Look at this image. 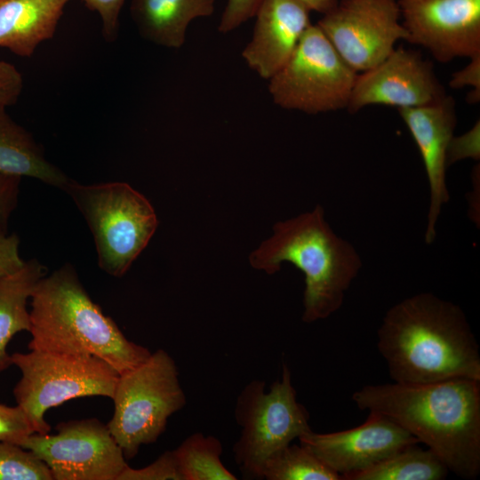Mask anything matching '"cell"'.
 Returning a JSON list of instances; mask_svg holds the SVG:
<instances>
[{
  "instance_id": "7402d4cb",
  "label": "cell",
  "mask_w": 480,
  "mask_h": 480,
  "mask_svg": "<svg viewBox=\"0 0 480 480\" xmlns=\"http://www.w3.org/2000/svg\"><path fill=\"white\" fill-rule=\"evenodd\" d=\"M183 480H236L222 463V444L212 436L196 432L173 450Z\"/></svg>"
},
{
  "instance_id": "d6986e66",
  "label": "cell",
  "mask_w": 480,
  "mask_h": 480,
  "mask_svg": "<svg viewBox=\"0 0 480 480\" xmlns=\"http://www.w3.org/2000/svg\"><path fill=\"white\" fill-rule=\"evenodd\" d=\"M0 172L35 178L61 190L71 180L44 156L32 134L0 108Z\"/></svg>"
},
{
  "instance_id": "5b68a950",
  "label": "cell",
  "mask_w": 480,
  "mask_h": 480,
  "mask_svg": "<svg viewBox=\"0 0 480 480\" xmlns=\"http://www.w3.org/2000/svg\"><path fill=\"white\" fill-rule=\"evenodd\" d=\"M63 191L88 224L99 267L112 276H124L157 228L150 202L124 182L82 185L71 180Z\"/></svg>"
},
{
  "instance_id": "30bf717a",
  "label": "cell",
  "mask_w": 480,
  "mask_h": 480,
  "mask_svg": "<svg viewBox=\"0 0 480 480\" xmlns=\"http://www.w3.org/2000/svg\"><path fill=\"white\" fill-rule=\"evenodd\" d=\"M56 429L32 433L20 444L46 463L53 480H118L127 468L123 450L99 420L65 421Z\"/></svg>"
},
{
  "instance_id": "8992f818",
  "label": "cell",
  "mask_w": 480,
  "mask_h": 480,
  "mask_svg": "<svg viewBox=\"0 0 480 480\" xmlns=\"http://www.w3.org/2000/svg\"><path fill=\"white\" fill-rule=\"evenodd\" d=\"M112 399L115 410L107 426L125 459L135 457L141 445L155 443L168 419L186 404L177 364L162 348L119 374Z\"/></svg>"
},
{
  "instance_id": "3957f363",
  "label": "cell",
  "mask_w": 480,
  "mask_h": 480,
  "mask_svg": "<svg viewBox=\"0 0 480 480\" xmlns=\"http://www.w3.org/2000/svg\"><path fill=\"white\" fill-rule=\"evenodd\" d=\"M31 299L30 350L96 356L119 374L151 355L147 348L129 340L104 315L69 263L43 276Z\"/></svg>"
},
{
  "instance_id": "cb8c5ba5",
  "label": "cell",
  "mask_w": 480,
  "mask_h": 480,
  "mask_svg": "<svg viewBox=\"0 0 480 480\" xmlns=\"http://www.w3.org/2000/svg\"><path fill=\"white\" fill-rule=\"evenodd\" d=\"M50 468L32 452L0 441V480H52Z\"/></svg>"
},
{
  "instance_id": "484cf974",
  "label": "cell",
  "mask_w": 480,
  "mask_h": 480,
  "mask_svg": "<svg viewBox=\"0 0 480 480\" xmlns=\"http://www.w3.org/2000/svg\"><path fill=\"white\" fill-rule=\"evenodd\" d=\"M34 433L22 410L0 404V441L20 444Z\"/></svg>"
},
{
  "instance_id": "d4e9b609",
  "label": "cell",
  "mask_w": 480,
  "mask_h": 480,
  "mask_svg": "<svg viewBox=\"0 0 480 480\" xmlns=\"http://www.w3.org/2000/svg\"><path fill=\"white\" fill-rule=\"evenodd\" d=\"M118 480H183L173 450L162 453L155 461L141 468L129 466Z\"/></svg>"
},
{
  "instance_id": "4316f807",
  "label": "cell",
  "mask_w": 480,
  "mask_h": 480,
  "mask_svg": "<svg viewBox=\"0 0 480 480\" xmlns=\"http://www.w3.org/2000/svg\"><path fill=\"white\" fill-rule=\"evenodd\" d=\"M467 158L480 159V121L479 119L465 133L452 138L446 154L447 166Z\"/></svg>"
},
{
  "instance_id": "f546056e",
  "label": "cell",
  "mask_w": 480,
  "mask_h": 480,
  "mask_svg": "<svg viewBox=\"0 0 480 480\" xmlns=\"http://www.w3.org/2000/svg\"><path fill=\"white\" fill-rule=\"evenodd\" d=\"M449 86L456 90L470 87L471 91L467 95V100L469 104L478 103L480 100V55L471 58L464 68L452 73Z\"/></svg>"
},
{
  "instance_id": "7a4b0ae2",
  "label": "cell",
  "mask_w": 480,
  "mask_h": 480,
  "mask_svg": "<svg viewBox=\"0 0 480 480\" xmlns=\"http://www.w3.org/2000/svg\"><path fill=\"white\" fill-rule=\"evenodd\" d=\"M378 350L394 382L480 380V354L463 310L431 292L404 298L386 312Z\"/></svg>"
},
{
  "instance_id": "8fae6325",
  "label": "cell",
  "mask_w": 480,
  "mask_h": 480,
  "mask_svg": "<svg viewBox=\"0 0 480 480\" xmlns=\"http://www.w3.org/2000/svg\"><path fill=\"white\" fill-rule=\"evenodd\" d=\"M316 25L356 73L375 67L407 39L397 0H339Z\"/></svg>"
},
{
  "instance_id": "5bb4252c",
  "label": "cell",
  "mask_w": 480,
  "mask_h": 480,
  "mask_svg": "<svg viewBox=\"0 0 480 480\" xmlns=\"http://www.w3.org/2000/svg\"><path fill=\"white\" fill-rule=\"evenodd\" d=\"M326 466L345 476L363 471L385 460L417 439L387 416L369 412L365 421L355 428L332 433L312 429L299 438Z\"/></svg>"
},
{
  "instance_id": "1f68e13d",
  "label": "cell",
  "mask_w": 480,
  "mask_h": 480,
  "mask_svg": "<svg viewBox=\"0 0 480 480\" xmlns=\"http://www.w3.org/2000/svg\"><path fill=\"white\" fill-rule=\"evenodd\" d=\"M20 177L0 172V229L6 230L11 213L18 204Z\"/></svg>"
},
{
  "instance_id": "4dcf8cb0",
  "label": "cell",
  "mask_w": 480,
  "mask_h": 480,
  "mask_svg": "<svg viewBox=\"0 0 480 480\" xmlns=\"http://www.w3.org/2000/svg\"><path fill=\"white\" fill-rule=\"evenodd\" d=\"M23 90V78L17 68L0 60V108L14 105Z\"/></svg>"
},
{
  "instance_id": "9c48e42d",
  "label": "cell",
  "mask_w": 480,
  "mask_h": 480,
  "mask_svg": "<svg viewBox=\"0 0 480 480\" xmlns=\"http://www.w3.org/2000/svg\"><path fill=\"white\" fill-rule=\"evenodd\" d=\"M357 74L316 25L304 33L285 64L268 79L279 107L308 114L347 108Z\"/></svg>"
},
{
  "instance_id": "7c38bea8",
  "label": "cell",
  "mask_w": 480,
  "mask_h": 480,
  "mask_svg": "<svg viewBox=\"0 0 480 480\" xmlns=\"http://www.w3.org/2000/svg\"><path fill=\"white\" fill-rule=\"evenodd\" d=\"M406 41L442 63L480 55V0H397Z\"/></svg>"
},
{
  "instance_id": "277c9868",
  "label": "cell",
  "mask_w": 480,
  "mask_h": 480,
  "mask_svg": "<svg viewBox=\"0 0 480 480\" xmlns=\"http://www.w3.org/2000/svg\"><path fill=\"white\" fill-rule=\"evenodd\" d=\"M251 266L272 275L290 262L305 277L304 323L323 320L338 311L346 292L362 268L354 245L339 236L320 204L273 226V235L249 256Z\"/></svg>"
},
{
  "instance_id": "e0dca14e",
  "label": "cell",
  "mask_w": 480,
  "mask_h": 480,
  "mask_svg": "<svg viewBox=\"0 0 480 480\" xmlns=\"http://www.w3.org/2000/svg\"><path fill=\"white\" fill-rule=\"evenodd\" d=\"M70 0H0V47L31 57L55 35Z\"/></svg>"
},
{
  "instance_id": "83f0119b",
  "label": "cell",
  "mask_w": 480,
  "mask_h": 480,
  "mask_svg": "<svg viewBox=\"0 0 480 480\" xmlns=\"http://www.w3.org/2000/svg\"><path fill=\"white\" fill-rule=\"evenodd\" d=\"M84 5L100 18L102 35L108 42L115 41L119 32V16L124 0H83Z\"/></svg>"
},
{
  "instance_id": "603a6c76",
  "label": "cell",
  "mask_w": 480,
  "mask_h": 480,
  "mask_svg": "<svg viewBox=\"0 0 480 480\" xmlns=\"http://www.w3.org/2000/svg\"><path fill=\"white\" fill-rule=\"evenodd\" d=\"M267 480H340L313 452L302 444H288L270 455L262 468Z\"/></svg>"
},
{
  "instance_id": "44dd1931",
  "label": "cell",
  "mask_w": 480,
  "mask_h": 480,
  "mask_svg": "<svg viewBox=\"0 0 480 480\" xmlns=\"http://www.w3.org/2000/svg\"><path fill=\"white\" fill-rule=\"evenodd\" d=\"M449 472L444 463L430 449H423L418 444H413L342 480H443Z\"/></svg>"
},
{
  "instance_id": "ffe728a7",
  "label": "cell",
  "mask_w": 480,
  "mask_h": 480,
  "mask_svg": "<svg viewBox=\"0 0 480 480\" xmlns=\"http://www.w3.org/2000/svg\"><path fill=\"white\" fill-rule=\"evenodd\" d=\"M43 276L44 268L30 260L19 270L0 277V372L12 365L8 343L19 332L30 330L27 304Z\"/></svg>"
},
{
  "instance_id": "2e32d148",
  "label": "cell",
  "mask_w": 480,
  "mask_h": 480,
  "mask_svg": "<svg viewBox=\"0 0 480 480\" xmlns=\"http://www.w3.org/2000/svg\"><path fill=\"white\" fill-rule=\"evenodd\" d=\"M242 57L260 77L270 79L289 60L312 25L309 11L296 0H261Z\"/></svg>"
},
{
  "instance_id": "d6a6232c",
  "label": "cell",
  "mask_w": 480,
  "mask_h": 480,
  "mask_svg": "<svg viewBox=\"0 0 480 480\" xmlns=\"http://www.w3.org/2000/svg\"><path fill=\"white\" fill-rule=\"evenodd\" d=\"M20 240L0 229V277L19 270L25 263L19 252Z\"/></svg>"
},
{
  "instance_id": "6da1fadb",
  "label": "cell",
  "mask_w": 480,
  "mask_h": 480,
  "mask_svg": "<svg viewBox=\"0 0 480 480\" xmlns=\"http://www.w3.org/2000/svg\"><path fill=\"white\" fill-rule=\"evenodd\" d=\"M351 400L380 412L424 444L460 477L480 473V380L453 378L429 383L369 384Z\"/></svg>"
},
{
  "instance_id": "ba28073f",
  "label": "cell",
  "mask_w": 480,
  "mask_h": 480,
  "mask_svg": "<svg viewBox=\"0 0 480 480\" xmlns=\"http://www.w3.org/2000/svg\"><path fill=\"white\" fill-rule=\"evenodd\" d=\"M265 386V381L253 380L236 398L235 419L241 432L232 452L245 479H262L266 460L311 430L308 412L297 400L286 364L281 380L274 381L268 392Z\"/></svg>"
},
{
  "instance_id": "9a60e30c",
  "label": "cell",
  "mask_w": 480,
  "mask_h": 480,
  "mask_svg": "<svg viewBox=\"0 0 480 480\" xmlns=\"http://www.w3.org/2000/svg\"><path fill=\"white\" fill-rule=\"evenodd\" d=\"M421 156L429 186L425 242L432 244L443 206L449 201L446 154L457 124L456 102L445 94L431 103L398 109Z\"/></svg>"
},
{
  "instance_id": "f1b7e54d",
  "label": "cell",
  "mask_w": 480,
  "mask_h": 480,
  "mask_svg": "<svg viewBox=\"0 0 480 480\" xmlns=\"http://www.w3.org/2000/svg\"><path fill=\"white\" fill-rule=\"evenodd\" d=\"M261 0H228L219 23L221 33H228L254 17Z\"/></svg>"
},
{
  "instance_id": "4fadbf2b",
  "label": "cell",
  "mask_w": 480,
  "mask_h": 480,
  "mask_svg": "<svg viewBox=\"0 0 480 480\" xmlns=\"http://www.w3.org/2000/svg\"><path fill=\"white\" fill-rule=\"evenodd\" d=\"M445 94L432 63L416 51L399 47L375 67L357 74L346 109L356 113L372 105L413 108Z\"/></svg>"
},
{
  "instance_id": "52a82bcc",
  "label": "cell",
  "mask_w": 480,
  "mask_h": 480,
  "mask_svg": "<svg viewBox=\"0 0 480 480\" xmlns=\"http://www.w3.org/2000/svg\"><path fill=\"white\" fill-rule=\"evenodd\" d=\"M21 378L13 395L34 433L47 434L51 426L44 419L52 407L85 396L112 398L119 373L102 359L31 349L11 355Z\"/></svg>"
},
{
  "instance_id": "ac0fdd59",
  "label": "cell",
  "mask_w": 480,
  "mask_h": 480,
  "mask_svg": "<svg viewBox=\"0 0 480 480\" xmlns=\"http://www.w3.org/2000/svg\"><path fill=\"white\" fill-rule=\"evenodd\" d=\"M215 0H131L130 13L140 35L167 48L184 44L189 23L214 12Z\"/></svg>"
},
{
  "instance_id": "836d02e7",
  "label": "cell",
  "mask_w": 480,
  "mask_h": 480,
  "mask_svg": "<svg viewBox=\"0 0 480 480\" xmlns=\"http://www.w3.org/2000/svg\"><path fill=\"white\" fill-rule=\"evenodd\" d=\"M309 12L314 11L323 15L332 11L339 0H296Z\"/></svg>"
}]
</instances>
